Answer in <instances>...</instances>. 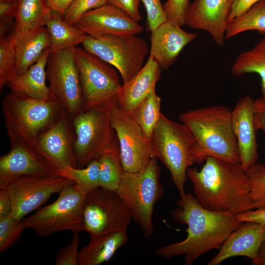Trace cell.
Listing matches in <instances>:
<instances>
[{"mask_svg":"<svg viewBox=\"0 0 265 265\" xmlns=\"http://www.w3.org/2000/svg\"><path fill=\"white\" fill-rule=\"evenodd\" d=\"M255 209H265V165L256 163L246 170Z\"/></svg>","mask_w":265,"mask_h":265,"instance_id":"34","label":"cell"},{"mask_svg":"<svg viewBox=\"0 0 265 265\" xmlns=\"http://www.w3.org/2000/svg\"><path fill=\"white\" fill-rule=\"evenodd\" d=\"M86 195L73 182L63 188L54 202L22 221L26 228L32 229L41 238L65 230L79 233Z\"/></svg>","mask_w":265,"mask_h":265,"instance_id":"9","label":"cell"},{"mask_svg":"<svg viewBox=\"0 0 265 265\" xmlns=\"http://www.w3.org/2000/svg\"><path fill=\"white\" fill-rule=\"evenodd\" d=\"M99 172V160L97 159L83 168L67 166L59 175L73 181L79 189L87 194L92 189L100 187Z\"/></svg>","mask_w":265,"mask_h":265,"instance_id":"32","label":"cell"},{"mask_svg":"<svg viewBox=\"0 0 265 265\" xmlns=\"http://www.w3.org/2000/svg\"><path fill=\"white\" fill-rule=\"evenodd\" d=\"M236 217L240 222H252L265 224V209H254L237 214Z\"/></svg>","mask_w":265,"mask_h":265,"instance_id":"44","label":"cell"},{"mask_svg":"<svg viewBox=\"0 0 265 265\" xmlns=\"http://www.w3.org/2000/svg\"><path fill=\"white\" fill-rule=\"evenodd\" d=\"M18 0H0V38L3 37L13 24Z\"/></svg>","mask_w":265,"mask_h":265,"instance_id":"40","label":"cell"},{"mask_svg":"<svg viewBox=\"0 0 265 265\" xmlns=\"http://www.w3.org/2000/svg\"><path fill=\"white\" fill-rule=\"evenodd\" d=\"M254 114L256 128L265 133V97L253 100Z\"/></svg>","mask_w":265,"mask_h":265,"instance_id":"43","label":"cell"},{"mask_svg":"<svg viewBox=\"0 0 265 265\" xmlns=\"http://www.w3.org/2000/svg\"><path fill=\"white\" fill-rule=\"evenodd\" d=\"M79 70L83 110L117 104L122 86L118 71L84 48H73Z\"/></svg>","mask_w":265,"mask_h":265,"instance_id":"8","label":"cell"},{"mask_svg":"<svg viewBox=\"0 0 265 265\" xmlns=\"http://www.w3.org/2000/svg\"><path fill=\"white\" fill-rule=\"evenodd\" d=\"M52 12L46 0H18L13 29L26 31L45 26Z\"/></svg>","mask_w":265,"mask_h":265,"instance_id":"27","label":"cell"},{"mask_svg":"<svg viewBox=\"0 0 265 265\" xmlns=\"http://www.w3.org/2000/svg\"><path fill=\"white\" fill-rule=\"evenodd\" d=\"M1 106L10 143H22L31 147L65 112L53 99L42 101L11 93L4 97Z\"/></svg>","mask_w":265,"mask_h":265,"instance_id":"4","label":"cell"},{"mask_svg":"<svg viewBox=\"0 0 265 265\" xmlns=\"http://www.w3.org/2000/svg\"><path fill=\"white\" fill-rule=\"evenodd\" d=\"M161 72V67L151 57L142 68L121 87L117 105L130 115L136 107L153 91Z\"/></svg>","mask_w":265,"mask_h":265,"instance_id":"22","label":"cell"},{"mask_svg":"<svg viewBox=\"0 0 265 265\" xmlns=\"http://www.w3.org/2000/svg\"><path fill=\"white\" fill-rule=\"evenodd\" d=\"M140 0H107V3L121 10L134 21L141 20L138 6Z\"/></svg>","mask_w":265,"mask_h":265,"instance_id":"41","label":"cell"},{"mask_svg":"<svg viewBox=\"0 0 265 265\" xmlns=\"http://www.w3.org/2000/svg\"><path fill=\"white\" fill-rule=\"evenodd\" d=\"M177 207L171 212L175 222L187 225L186 238L156 251L157 256L170 259L184 255L186 265H190L203 254L219 249L229 235L243 223L236 215L213 212L204 208L195 196H180Z\"/></svg>","mask_w":265,"mask_h":265,"instance_id":"1","label":"cell"},{"mask_svg":"<svg viewBox=\"0 0 265 265\" xmlns=\"http://www.w3.org/2000/svg\"><path fill=\"white\" fill-rule=\"evenodd\" d=\"M160 98L156 90L142 101L130 116L139 126L144 135L151 142L152 136L160 114Z\"/></svg>","mask_w":265,"mask_h":265,"instance_id":"29","label":"cell"},{"mask_svg":"<svg viewBox=\"0 0 265 265\" xmlns=\"http://www.w3.org/2000/svg\"><path fill=\"white\" fill-rule=\"evenodd\" d=\"M127 230H120L90 236L80 251L78 265H99L108 262L129 241Z\"/></svg>","mask_w":265,"mask_h":265,"instance_id":"25","label":"cell"},{"mask_svg":"<svg viewBox=\"0 0 265 265\" xmlns=\"http://www.w3.org/2000/svg\"><path fill=\"white\" fill-rule=\"evenodd\" d=\"M232 0H195L188 7L186 25L208 32L219 46L224 45Z\"/></svg>","mask_w":265,"mask_h":265,"instance_id":"18","label":"cell"},{"mask_svg":"<svg viewBox=\"0 0 265 265\" xmlns=\"http://www.w3.org/2000/svg\"><path fill=\"white\" fill-rule=\"evenodd\" d=\"M249 30H257L265 35V0H260L246 12L229 22L225 39Z\"/></svg>","mask_w":265,"mask_h":265,"instance_id":"30","label":"cell"},{"mask_svg":"<svg viewBox=\"0 0 265 265\" xmlns=\"http://www.w3.org/2000/svg\"><path fill=\"white\" fill-rule=\"evenodd\" d=\"M12 202L6 188H0V220L10 215Z\"/></svg>","mask_w":265,"mask_h":265,"instance_id":"45","label":"cell"},{"mask_svg":"<svg viewBox=\"0 0 265 265\" xmlns=\"http://www.w3.org/2000/svg\"><path fill=\"white\" fill-rule=\"evenodd\" d=\"M132 219L131 213L118 192L98 187L86 194L82 231L88 233L90 236L127 230Z\"/></svg>","mask_w":265,"mask_h":265,"instance_id":"11","label":"cell"},{"mask_svg":"<svg viewBox=\"0 0 265 265\" xmlns=\"http://www.w3.org/2000/svg\"><path fill=\"white\" fill-rule=\"evenodd\" d=\"M253 100L249 95L240 99L231 110V122L238 144L240 163L246 171L257 162L259 155Z\"/></svg>","mask_w":265,"mask_h":265,"instance_id":"19","label":"cell"},{"mask_svg":"<svg viewBox=\"0 0 265 265\" xmlns=\"http://www.w3.org/2000/svg\"><path fill=\"white\" fill-rule=\"evenodd\" d=\"M190 4L188 0H167L163 4L167 20L181 27L186 25V16Z\"/></svg>","mask_w":265,"mask_h":265,"instance_id":"37","label":"cell"},{"mask_svg":"<svg viewBox=\"0 0 265 265\" xmlns=\"http://www.w3.org/2000/svg\"><path fill=\"white\" fill-rule=\"evenodd\" d=\"M147 14V28L151 32L167 20L161 0H140Z\"/></svg>","mask_w":265,"mask_h":265,"instance_id":"39","label":"cell"},{"mask_svg":"<svg viewBox=\"0 0 265 265\" xmlns=\"http://www.w3.org/2000/svg\"><path fill=\"white\" fill-rule=\"evenodd\" d=\"M76 134L72 118L65 112L37 139L33 148L59 175L65 167H77L74 145Z\"/></svg>","mask_w":265,"mask_h":265,"instance_id":"15","label":"cell"},{"mask_svg":"<svg viewBox=\"0 0 265 265\" xmlns=\"http://www.w3.org/2000/svg\"><path fill=\"white\" fill-rule=\"evenodd\" d=\"M231 110L223 105L193 109L181 113L179 120L195 141V163L209 157L240 162L238 144L231 122Z\"/></svg>","mask_w":265,"mask_h":265,"instance_id":"3","label":"cell"},{"mask_svg":"<svg viewBox=\"0 0 265 265\" xmlns=\"http://www.w3.org/2000/svg\"><path fill=\"white\" fill-rule=\"evenodd\" d=\"M112 106L82 110L72 118L77 168L86 166L104 154L119 153L117 136L110 122Z\"/></svg>","mask_w":265,"mask_h":265,"instance_id":"6","label":"cell"},{"mask_svg":"<svg viewBox=\"0 0 265 265\" xmlns=\"http://www.w3.org/2000/svg\"><path fill=\"white\" fill-rule=\"evenodd\" d=\"M107 3V0H73L64 13L63 20L70 25H75L86 12Z\"/></svg>","mask_w":265,"mask_h":265,"instance_id":"36","label":"cell"},{"mask_svg":"<svg viewBox=\"0 0 265 265\" xmlns=\"http://www.w3.org/2000/svg\"><path fill=\"white\" fill-rule=\"evenodd\" d=\"M87 35H137L144 30L118 9L106 3L84 13L74 25Z\"/></svg>","mask_w":265,"mask_h":265,"instance_id":"17","label":"cell"},{"mask_svg":"<svg viewBox=\"0 0 265 265\" xmlns=\"http://www.w3.org/2000/svg\"><path fill=\"white\" fill-rule=\"evenodd\" d=\"M198 169L189 167L187 177L195 197L205 208L236 215L255 209L248 178L240 162L207 157Z\"/></svg>","mask_w":265,"mask_h":265,"instance_id":"2","label":"cell"},{"mask_svg":"<svg viewBox=\"0 0 265 265\" xmlns=\"http://www.w3.org/2000/svg\"><path fill=\"white\" fill-rule=\"evenodd\" d=\"M25 229L22 220L19 221L10 215L0 220V253L5 252L17 242Z\"/></svg>","mask_w":265,"mask_h":265,"instance_id":"35","label":"cell"},{"mask_svg":"<svg viewBox=\"0 0 265 265\" xmlns=\"http://www.w3.org/2000/svg\"><path fill=\"white\" fill-rule=\"evenodd\" d=\"M265 239V224L245 222L233 231L225 240L217 254L208 265H218L224 261L237 256L254 261Z\"/></svg>","mask_w":265,"mask_h":265,"instance_id":"21","label":"cell"},{"mask_svg":"<svg viewBox=\"0 0 265 265\" xmlns=\"http://www.w3.org/2000/svg\"><path fill=\"white\" fill-rule=\"evenodd\" d=\"M73 48L51 51L46 67L52 99L72 118L83 108L79 70Z\"/></svg>","mask_w":265,"mask_h":265,"instance_id":"12","label":"cell"},{"mask_svg":"<svg viewBox=\"0 0 265 265\" xmlns=\"http://www.w3.org/2000/svg\"><path fill=\"white\" fill-rule=\"evenodd\" d=\"M45 26L49 35L52 51L77 47L82 43L87 35L75 25L66 23L62 15L53 11Z\"/></svg>","mask_w":265,"mask_h":265,"instance_id":"26","label":"cell"},{"mask_svg":"<svg viewBox=\"0 0 265 265\" xmlns=\"http://www.w3.org/2000/svg\"><path fill=\"white\" fill-rule=\"evenodd\" d=\"M151 143L155 156L169 170L180 196L184 195L187 169L195 163V141L192 134L185 125L161 113Z\"/></svg>","mask_w":265,"mask_h":265,"instance_id":"5","label":"cell"},{"mask_svg":"<svg viewBox=\"0 0 265 265\" xmlns=\"http://www.w3.org/2000/svg\"><path fill=\"white\" fill-rule=\"evenodd\" d=\"M10 144V150L0 158V188L22 176L58 175L32 147L19 142Z\"/></svg>","mask_w":265,"mask_h":265,"instance_id":"16","label":"cell"},{"mask_svg":"<svg viewBox=\"0 0 265 265\" xmlns=\"http://www.w3.org/2000/svg\"><path fill=\"white\" fill-rule=\"evenodd\" d=\"M16 50L14 37L10 33L0 38V90L15 77Z\"/></svg>","mask_w":265,"mask_h":265,"instance_id":"33","label":"cell"},{"mask_svg":"<svg viewBox=\"0 0 265 265\" xmlns=\"http://www.w3.org/2000/svg\"><path fill=\"white\" fill-rule=\"evenodd\" d=\"M80 239L79 233H74L71 242L58 251L55 258L56 265H78Z\"/></svg>","mask_w":265,"mask_h":265,"instance_id":"38","label":"cell"},{"mask_svg":"<svg viewBox=\"0 0 265 265\" xmlns=\"http://www.w3.org/2000/svg\"><path fill=\"white\" fill-rule=\"evenodd\" d=\"M11 33L15 43L16 77L25 73L50 49V40L45 26L26 31L13 29Z\"/></svg>","mask_w":265,"mask_h":265,"instance_id":"23","label":"cell"},{"mask_svg":"<svg viewBox=\"0 0 265 265\" xmlns=\"http://www.w3.org/2000/svg\"><path fill=\"white\" fill-rule=\"evenodd\" d=\"M149 56L168 69L187 44L197 37L184 30L178 24L166 20L151 31Z\"/></svg>","mask_w":265,"mask_h":265,"instance_id":"20","label":"cell"},{"mask_svg":"<svg viewBox=\"0 0 265 265\" xmlns=\"http://www.w3.org/2000/svg\"><path fill=\"white\" fill-rule=\"evenodd\" d=\"M100 187L118 193L124 172L119 153L104 154L99 159Z\"/></svg>","mask_w":265,"mask_h":265,"instance_id":"31","label":"cell"},{"mask_svg":"<svg viewBox=\"0 0 265 265\" xmlns=\"http://www.w3.org/2000/svg\"><path fill=\"white\" fill-rule=\"evenodd\" d=\"M158 159L153 157L140 171L124 172L118 191L132 219L141 229L144 238H147L153 235L154 208L164 193L159 181L161 167Z\"/></svg>","mask_w":265,"mask_h":265,"instance_id":"7","label":"cell"},{"mask_svg":"<svg viewBox=\"0 0 265 265\" xmlns=\"http://www.w3.org/2000/svg\"><path fill=\"white\" fill-rule=\"evenodd\" d=\"M51 49L46 50L40 58L25 73L15 77L6 85L10 93L42 101L52 100L46 83V67Z\"/></svg>","mask_w":265,"mask_h":265,"instance_id":"24","label":"cell"},{"mask_svg":"<svg viewBox=\"0 0 265 265\" xmlns=\"http://www.w3.org/2000/svg\"><path fill=\"white\" fill-rule=\"evenodd\" d=\"M261 0H232L229 22L243 14Z\"/></svg>","mask_w":265,"mask_h":265,"instance_id":"42","label":"cell"},{"mask_svg":"<svg viewBox=\"0 0 265 265\" xmlns=\"http://www.w3.org/2000/svg\"><path fill=\"white\" fill-rule=\"evenodd\" d=\"M73 181L59 175L25 176L9 183L6 188L12 202L10 216L21 221L45 204L54 193H59Z\"/></svg>","mask_w":265,"mask_h":265,"instance_id":"14","label":"cell"},{"mask_svg":"<svg viewBox=\"0 0 265 265\" xmlns=\"http://www.w3.org/2000/svg\"><path fill=\"white\" fill-rule=\"evenodd\" d=\"M73 0H46L51 10L62 16Z\"/></svg>","mask_w":265,"mask_h":265,"instance_id":"46","label":"cell"},{"mask_svg":"<svg viewBox=\"0 0 265 265\" xmlns=\"http://www.w3.org/2000/svg\"><path fill=\"white\" fill-rule=\"evenodd\" d=\"M231 73L236 76L255 73L261 78L262 96L265 97V37L253 47L238 54L231 68Z\"/></svg>","mask_w":265,"mask_h":265,"instance_id":"28","label":"cell"},{"mask_svg":"<svg viewBox=\"0 0 265 265\" xmlns=\"http://www.w3.org/2000/svg\"><path fill=\"white\" fill-rule=\"evenodd\" d=\"M253 265H265V239L263 241L256 258L251 261Z\"/></svg>","mask_w":265,"mask_h":265,"instance_id":"47","label":"cell"},{"mask_svg":"<svg viewBox=\"0 0 265 265\" xmlns=\"http://www.w3.org/2000/svg\"><path fill=\"white\" fill-rule=\"evenodd\" d=\"M110 122L117 136L124 171L134 172L143 169L155 157L151 143L139 126L117 104L111 107Z\"/></svg>","mask_w":265,"mask_h":265,"instance_id":"13","label":"cell"},{"mask_svg":"<svg viewBox=\"0 0 265 265\" xmlns=\"http://www.w3.org/2000/svg\"><path fill=\"white\" fill-rule=\"evenodd\" d=\"M81 44L85 50L114 67L123 83L142 68L149 52L145 41L136 35H87Z\"/></svg>","mask_w":265,"mask_h":265,"instance_id":"10","label":"cell"}]
</instances>
